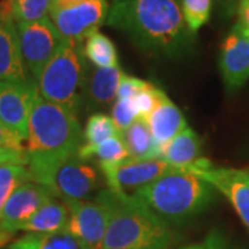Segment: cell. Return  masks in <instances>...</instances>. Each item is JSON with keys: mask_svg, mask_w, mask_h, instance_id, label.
I'll return each instance as SVG.
<instances>
[{"mask_svg": "<svg viewBox=\"0 0 249 249\" xmlns=\"http://www.w3.org/2000/svg\"><path fill=\"white\" fill-rule=\"evenodd\" d=\"M106 24L142 52L170 58L186 54L194 39L178 0H114Z\"/></svg>", "mask_w": 249, "mask_h": 249, "instance_id": "1", "label": "cell"}, {"mask_svg": "<svg viewBox=\"0 0 249 249\" xmlns=\"http://www.w3.org/2000/svg\"><path fill=\"white\" fill-rule=\"evenodd\" d=\"M109 220L101 249H169L172 226L133 194L108 188Z\"/></svg>", "mask_w": 249, "mask_h": 249, "instance_id": "2", "label": "cell"}, {"mask_svg": "<svg viewBox=\"0 0 249 249\" xmlns=\"http://www.w3.org/2000/svg\"><path fill=\"white\" fill-rule=\"evenodd\" d=\"M83 132L76 114L37 94L28 124V168H40L78 154Z\"/></svg>", "mask_w": 249, "mask_h": 249, "instance_id": "3", "label": "cell"}, {"mask_svg": "<svg viewBox=\"0 0 249 249\" xmlns=\"http://www.w3.org/2000/svg\"><path fill=\"white\" fill-rule=\"evenodd\" d=\"M133 196L172 226L204 213L214 202L216 190L196 173L178 169L137 190Z\"/></svg>", "mask_w": 249, "mask_h": 249, "instance_id": "4", "label": "cell"}, {"mask_svg": "<svg viewBox=\"0 0 249 249\" xmlns=\"http://www.w3.org/2000/svg\"><path fill=\"white\" fill-rule=\"evenodd\" d=\"M85 65L82 45L64 40L36 80L39 94L76 114L83 106Z\"/></svg>", "mask_w": 249, "mask_h": 249, "instance_id": "5", "label": "cell"}, {"mask_svg": "<svg viewBox=\"0 0 249 249\" xmlns=\"http://www.w3.org/2000/svg\"><path fill=\"white\" fill-rule=\"evenodd\" d=\"M88 160L80 158L78 152L55 163L34 169L27 168L32 181L47 187L55 198L68 204L88 199L98 190L103 173Z\"/></svg>", "mask_w": 249, "mask_h": 249, "instance_id": "6", "label": "cell"}, {"mask_svg": "<svg viewBox=\"0 0 249 249\" xmlns=\"http://www.w3.org/2000/svg\"><path fill=\"white\" fill-rule=\"evenodd\" d=\"M22 60L28 75L37 80L46 64L65 40L50 17L31 22H16Z\"/></svg>", "mask_w": 249, "mask_h": 249, "instance_id": "7", "label": "cell"}, {"mask_svg": "<svg viewBox=\"0 0 249 249\" xmlns=\"http://www.w3.org/2000/svg\"><path fill=\"white\" fill-rule=\"evenodd\" d=\"M70 220L67 231L79 240L88 249H101L109 220L107 188L98 191L91 199L68 202Z\"/></svg>", "mask_w": 249, "mask_h": 249, "instance_id": "8", "label": "cell"}, {"mask_svg": "<svg viewBox=\"0 0 249 249\" xmlns=\"http://www.w3.org/2000/svg\"><path fill=\"white\" fill-rule=\"evenodd\" d=\"M107 0H85L82 3L58 10H50V19L61 36L72 43L83 45L107 21Z\"/></svg>", "mask_w": 249, "mask_h": 249, "instance_id": "9", "label": "cell"}, {"mask_svg": "<svg viewBox=\"0 0 249 249\" xmlns=\"http://www.w3.org/2000/svg\"><path fill=\"white\" fill-rule=\"evenodd\" d=\"M108 188L134 194L137 190L151 184L163 175L184 168L173 166L165 160H127L119 163H98Z\"/></svg>", "mask_w": 249, "mask_h": 249, "instance_id": "10", "label": "cell"}, {"mask_svg": "<svg viewBox=\"0 0 249 249\" xmlns=\"http://www.w3.org/2000/svg\"><path fill=\"white\" fill-rule=\"evenodd\" d=\"M190 172L198 175L226 196L249 230V178L247 170L219 168L202 158Z\"/></svg>", "mask_w": 249, "mask_h": 249, "instance_id": "11", "label": "cell"}, {"mask_svg": "<svg viewBox=\"0 0 249 249\" xmlns=\"http://www.w3.org/2000/svg\"><path fill=\"white\" fill-rule=\"evenodd\" d=\"M39 94L34 79L0 82V121L22 142L28 139V124L35 98Z\"/></svg>", "mask_w": 249, "mask_h": 249, "instance_id": "12", "label": "cell"}, {"mask_svg": "<svg viewBox=\"0 0 249 249\" xmlns=\"http://www.w3.org/2000/svg\"><path fill=\"white\" fill-rule=\"evenodd\" d=\"M54 196L47 187L36 181H27L19 186L6 202L0 213V229L4 231H19L36 211Z\"/></svg>", "mask_w": 249, "mask_h": 249, "instance_id": "13", "label": "cell"}, {"mask_svg": "<svg viewBox=\"0 0 249 249\" xmlns=\"http://www.w3.org/2000/svg\"><path fill=\"white\" fill-rule=\"evenodd\" d=\"M219 68L229 91L241 89L249 80V35L238 25L223 42Z\"/></svg>", "mask_w": 249, "mask_h": 249, "instance_id": "14", "label": "cell"}, {"mask_svg": "<svg viewBox=\"0 0 249 249\" xmlns=\"http://www.w3.org/2000/svg\"><path fill=\"white\" fill-rule=\"evenodd\" d=\"M124 71L119 67L100 68L86 60L83 80V104L88 111L109 107L116 100Z\"/></svg>", "mask_w": 249, "mask_h": 249, "instance_id": "15", "label": "cell"}, {"mask_svg": "<svg viewBox=\"0 0 249 249\" xmlns=\"http://www.w3.org/2000/svg\"><path fill=\"white\" fill-rule=\"evenodd\" d=\"M145 121L151 130L155 145L160 150V155L162 148L188 126L183 112L165 91H160L157 107L145 118Z\"/></svg>", "mask_w": 249, "mask_h": 249, "instance_id": "16", "label": "cell"}, {"mask_svg": "<svg viewBox=\"0 0 249 249\" xmlns=\"http://www.w3.org/2000/svg\"><path fill=\"white\" fill-rule=\"evenodd\" d=\"M16 21H0V82H28Z\"/></svg>", "mask_w": 249, "mask_h": 249, "instance_id": "17", "label": "cell"}, {"mask_svg": "<svg viewBox=\"0 0 249 249\" xmlns=\"http://www.w3.org/2000/svg\"><path fill=\"white\" fill-rule=\"evenodd\" d=\"M202 158V140L190 126H187L162 148L158 160L188 169Z\"/></svg>", "mask_w": 249, "mask_h": 249, "instance_id": "18", "label": "cell"}, {"mask_svg": "<svg viewBox=\"0 0 249 249\" xmlns=\"http://www.w3.org/2000/svg\"><path fill=\"white\" fill-rule=\"evenodd\" d=\"M68 220H70L68 205L54 196L32 214V217L19 229V231L39 232V234L62 231L67 230Z\"/></svg>", "mask_w": 249, "mask_h": 249, "instance_id": "19", "label": "cell"}, {"mask_svg": "<svg viewBox=\"0 0 249 249\" xmlns=\"http://www.w3.org/2000/svg\"><path fill=\"white\" fill-rule=\"evenodd\" d=\"M129 160H154L160 158V150L155 145L151 130L144 118H137L133 124L121 133Z\"/></svg>", "mask_w": 249, "mask_h": 249, "instance_id": "20", "label": "cell"}, {"mask_svg": "<svg viewBox=\"0 0 249 249\" xmlns=\"http://www.w3.org/2000/svg\"><path fill=\"white\" fill-rule=\"evenodd\" d=\"M9 249H88L72 234L62 230L57 232H28L9 244Z\"/></svg>", "mask_w": 249, "mask_h": 249, "instance_id": "21", "label": "cell"}, {"mask_svg": "<svg viewBox=\"0 0 249 249\" xmlns=\"http://www.w3.org/2000/svg\"><path fill=\"white\" fill-rule=\"evenodd\" d=\"M82 52L88 61L100 68L118 67V53L112 40L101 32H94L82 45Z\"/></svg>", "mask_w": 249, "mask_h": 249, "instance_id": "22", "label": "cell"}, {"mask_svg": "<svg viewBox=\"0 0 249 249\" xmlns=\"http://www.w3.org/2000/svg\"><path fill=\"white\" fill-rule=\"evenodd\" d=\"M79 157L83 160L96 158L98 163H119L129 158L124 140L119 136L107 139L96 145L83 144L79 148Z\"/></svg>", "mask_w": 249, "mask_h": 249, "instance_id": "23", "label": "cell"}, {"mask_svg": "<svg viewBox=\"0 0 249 249\" xmlns=\"http://www.w3.org/2000/svg\"><path fill=\"white\" fill-rule=\"evenodd\" d=\"M27 181H31L27 165L0 166V213L13 193Z\"/></svg>", "mask_w": 249, "mask_h": 249, "instance_id": "24", "label": "cell"}, {"mask_svg": "<svg viewBox=\"0 0 249 249\" xmlns=\"http://www.w3.org/2000/svg\"><path fill=\"white\" fill-rule=\"evenodd\" d=\"M119 134L121 132L118 130L112 118L103 114V112H97L89 118L88 124L85 127V132H83V140H85V144L96 145L107 139L119 136Z\"/></svg>", "mask_w": 249, "mask_h": 249, "instance_id": "25", "label": "cell"}, {"mask_svg": "<svg viewBox=\"0 0 249 249\" xmlns=\"http://www.w3.org/2000/svg\"><path fill=\"white\" fill-rule=\"evenodd\" d=\"M213 0H180L181 13L188 29L196 35L211 17Z\"/></svg>", "mask_w": 249, "mask_h": 249, "instance_id": "26", "label": "cell"}, {"mask_svg": "<svg viewBox=\"0 0 249 249\" xmlns=\"http://www.w3.org/2000/svg\"><path fill=\"white\" fill-rule=\"evenodd\" d=\"M50 6L52 0H14V21L31 22L45 18Z\"/></svg>", "mask_w": 249, "mask_h": 249, "instance_id": "27", "label": "cell"}, {"mask_svg": "<svg viewBox=\"0 0 249 249\" xmlns=\"http://www.w3.org/2000/svg\"><path fill=\"white\" fill-rule=\"evenodd\" d=\"M112 121L116 124L118 130L122 133L134 121L139 118V112L134 104L133 98L130 100H116L112 106Z\"/></svg>", "mask_w": 249, "mask_h": 249, "instance_id": "28", "label": "cell"}, {"mask_svg": "<svg viewBox=\"0 0 249 249\" xmlns=\"http://www.w3.org/2000/svg\"><path fill=\"white\" fill-rule=\"evenodd\" d=\"M160 91L162 90L152 86L151 83L147 82L145 86L136 94L133 101L134 104H136V108H137V112H139L140 118L145 119L154 111V108L157 107V104H158Z\"/></svg>", "mask_w": 249, "mask_h": 249, "instance_id": "29", "label": "cell"}, {"mask_svg": "<svg viewBox=\"0 0 249 249\" xmlns=\"http://www.w3.org/2000/svg\"><path fill=\"white\" fill-rule=\"evenodd\" d=\"M145 80L134 78L130 75H126L124 72L119 86H118V93H116V100H130L136 97V94L145 86Z\"/></svg>", "mask_w": 249, "mask_h": 249, "instance_id": "30", "label": "cell"}, {"mask_svg": "<svg viewBox=\"0 0 249 249\" xmlns=\"http://www.w3.org/2000/svg\"><path fill=\"white\" fill-rule=\"evenodd\" d=\"M24 142L17 134L0 121V148H11V150H27Z\"/></svg>", "mask_w": 249, "mask_h": 249, "instance_id": "31", "label": "cell"}, {"mask_svg": "<svg viewBox=\"0 0 249 249\" xmlns=\"http://www.w3.org/2000/svg\"><path fill=\"white\" fill-rule=\"evenodd\" d=\"M3 165H28L27 150L0 148V166Z\"/></svg>", "mask_w": 249, "mask_h": 249, "instance_id": "32", "label": "cell"}, {"mask_svg": "<svg viewBox=\"0 0 249 249\" xmlns=\"http://www.w3.org/2000/svg\"><path fill=\"white\" fill-rule=\"evenodd\" d=\"M238 13V27L242 29L249 28V0H241L237 7Z\"/></svg>", "mask_w": 249, "mask_h": 249, "instance_id": "33", "label": "cell"}, {"mask_svg": "<svg viewBox=\"0 0 249 249\" xmlns=\"http://www.w3.org/2000/svg\"><path fill=\"white\" fill-rule=\"evenodd\" d=\"M206 240L209 242V248L211 249H227L226 240H224L223 234L219 230H213V231L209 232Z\"/></svg>", "mask_w": 249, "mask_h": 249, "instance_id": "34", "label": "cell"}, {"mask_svg": "<svg viewBox=\"0 0 249 249\" xmlns=\"http://www.w3.org/2000/svg\"><path fill=\"white\" fill-rule=\"evenodd\" d=\"M82 1H85V0H52L50 10L65 9V7H70V6L78 4V3H82Z\"/></svg>", "mask_w": 249, "mask_h": 249, "instance_id": "35", "label": "cell"}, {"mask_svg": "<svg viewBox=\"0 0 249 249\" xmlns=\"http://www.w3.org/2000/svg\"><path fill=\"white\" fill-rule=\"evenodd\" d=\"M220 6H223L224 9H232V7H238V3L241 0H216Z\"/></svg>", "mask_w": 249, "mask_h": 249, "instance_id": "36", "label": "cell"}, {"mask_svg": "<svg viewBox=\"0 0 249 249\" xmlns=\"http://www.w3.org/2000/svg\"><path fill=\"white\" fill-rule=\"evenodd\" d=\"M181 249H211L209 248V242L208 240L205 238L204 242H201V244H193V245H187L184 248Z\"/></svg>", "mask_w": 249, "mask_h": 249, "instance_id": "37", "label": "cell"}, {"mask_svg": "<svg viewBox=\"0 0 249 249\" xmlns=\"http://www.w3.org/2000/svg\"><path fill=\"white\" fill-rule=\"evenodd\" d=\"M241 29H242V28H241ZM244 31H245V32H247V34L249 35V28H248V29H244Z\"/></svg>", "mask_w": 249, "mask_h": 249, "instance_id": "38", "label": "cell"}, {"mask_svg": "<svg viewBox=\"0 0 249 249\" xmlns=\"http://www.w3.org/2000/svg\"><path fill=\"white\" fill-rule=\"evenodd\" d=\"M247 173H248V178H249V170H247Z\"/></svg>", "mask_w": 249, "mask_h": 249, "instance_id": "39", "label": "cell"}]
</instances>
